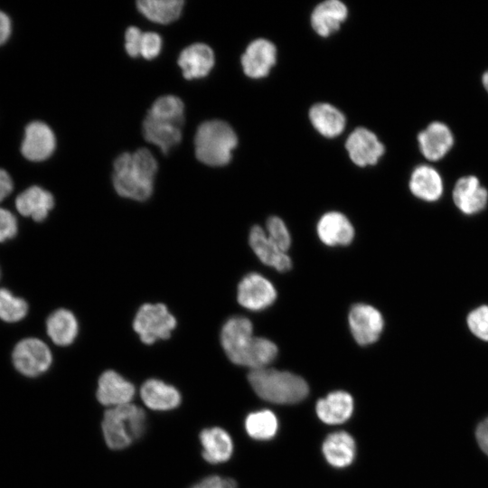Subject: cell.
<instances>
[{
  "label": "cell",
  "mask_w": 488,
  "mask_h": 488,
  "mask_svg": "<svg viewBox=\"0 0 488 488\" xmlns=\"http://www.w3.org/2000/svg\"><path fill=\"white\" fill-rule=\"evenodd\" d=\"M11 34V21L9 17L0 11V45L5 43Z\"/></svg>",
  "instance_id": "cell-41"
},
{
  "label": "cell",
  "mask_w": 488,
  "mask_h": 488,
  "mask_svg": "<svg viewBox=\"0 0 488 488\" xmlns=\"http://www.w3.org/2000/svg\"><path fill=\"white\" fill-rule=\"evenodd\" d=\"M249 244L255 254L264 264L278 271H286L291 267L289 257L267 237L261 227L254 226L251 229Z\"/></svg>",
  "instance_id": "cell-20"
},
{
  "label": "cell",
  "mask_w": 488,
  "mask_h": 488,
  "mask_svg": "<svg viewBox=\"0 0 488 488\" xmlns=\"http://www.w3.org/2000/svg\"><path fill=\"white\" fill-rule=\"evenodd\" d=\"M182 127V125L174 121L147 114L142 124V133L147 142L167 154L180 143Z\"/></svg>",
  "instance_id": "cell-14"
},
{
  "label": "cell",
  "mask_w": 488,
  "mask_h": 488,
  "mask_svg": "<svg viewBox=\"0 0 488 488\" xmlns=\"http://www.w3.org/2000/svg\"><path fill=\"white\" fill-rule=\"evenodd\" d=\"M18 224L15 216L8 210L0 208V242L15 237Z\"/></svg>",
  "instance_id": "cell-36"
},
{
  "label": "cell",
  "mask_w": 488,
  "mask_h": 488,
  "mask_svg": "<svg viewBox=\"0 0 488 488\" xmlns=\"http://www.w3.org/2000/svg\"><path fill=\"white\" fill-rule=\"evenodd\" d=\"M476 439L482 450L488 455V418L479 424Z\"/></svg>",
  "instance_id": "cell-39"
},
{
  "label": "cell",
  "mask_w": 488,
  "mask_h": 488,
  "mask_svg": "<svg viewBox=\"0 0 488 488\" xmlns=\"http://www.w3.org/2000/svg\"><path fill=\"white\" fill-rule=\"evenodd\" d=\"M178 65L186 80L203 78L214 65V53L204 43H193L182 51Z\"/></svg>",
  "instance_id": "cell-16"
},
{
  "label": "cell",
  "mask_w": 488,
  "mask_h": 488,
  "mask_svg": "<svg viewBox=\"0 0 488 488\" xmlns=\"http://www.w3.org/2000/svg\"><path fill=\"white\" fill-rule=\"evenodd\" d=\"M55 146V136L48 125L41 121H33L26 126L21 152L27 160L33 162L46 160L52 155Z\"/></svg>",
  "instance_id": "cell-10"
},
{
  "label": "cell",
  "mask_w": 488,
  "mask_h": 488,
  "mask_svg": "<svg viewBox=\"0 0 488 488\" xmlns=\"http://www.w3.org/2000/svg\"><path fill=\"white\" fill-rule=\"evenodd\" d=\"M140 395L145 405L156 411L174 409L182 402L180 391L158 379L145 380L140 389Z\"/></svg>",
  "instance_id": "cell-17"
},
{
  "label": "cell",
  "mask_w": 488,
  "mask_h": 488,
  "mask_svg": "<svg viewBox=\"0 0 488 488\" xmlns=\"http://www.w3.org/2000/svg\"><path fill=\"white\" fill-rule=\"evenodd\" d=\"M347 14L343 3L338 0H326L314 9L311 23L319 35L326 37L339 29Z\"/></svg>",
  "instance_id": "cell-25"
},
{
  "label": "cell",
  "mask_w": 488,
  "mask_h": 488,
  "mask_svg": "<svg viewBox=\"0 0 488 488\" xmlns=\"http://www.w3.org/2000/svg\"><path fill=\"white\" fill-rule=\"evenodd\" d=\"M202 455L210 464L227 462L233 453V443L230 434L221 427H207L199 435Z\"/></svg>",
  "instance_id": "cell-19"
},
{
  "label": "cell",
  "mask_w": 488,
  "mask_h": 488,
  "mask_svg": "<svg viewBox=\"0 0 488 488\" xmlns=\"http://www.w3.org/2000/svg\"><path fill=\"white\" fill-rule=\"evenodd\" d=\"M135 386L115 371H104L98 381L97 399L107 407L130 403L135 396Z\"/></svg>",
  "instance_id": "cell-12"
},
{
  "label": "cell",
  "mask_w": 488,
  "mask_h": 488,
  "mask_svg": "<svg viewBox=\"0 0 488 488\" xmlns=\"http://www.w3.org/2000/svg\"><path fill=\"white\" fill-rule=\"evenodd\" d=\"M245 428L248 435L253 439L269 440L277 432L278 421L272 411L268 409L258 410L247 416Z\"/></svg>",
  "instance_id": "cell-30"
},
{
  "label": "cell",
  "mask_w": 488,
  "mask_h": 488,
  "mask_svg": "<svg viewBox=\"0 0 488 488\" xmlns=\"http://www.w3.org/2000/svg\"><path fill=\"white\" fill-rule=\"evenodd\" d=\"M238 143L232 127L221 120L202 123L194 136L196 158L210 166L227 164Z\"/></svg>",
  "instance_id": "cell-5"
},
{
  "label": "cell",
  "mask_w": 488,
  "mask_h": 488,
  "mask_svg": "<svg viewBox=\"0 0 488 488\" xmlns=\"http://www.w3.org/2000/svg\"><path fill=\"white\" fill-rule=\"evenodd\" d=\"M309 118L314 128L326 137L340 135L345 127L343 114L327 103L314 105L309 111Z\"/></svg>",
  "instance_id": "cell-28"
},
{
  "label": "cell",
  "mask_w": 488,
  "mask_h": 488,
  "mask_svg": "<svg viewBox=\"0 0 488 488\" xmlns=\"http://www.w3.org/2000/svg\"><path fill=\"white\" fill-rule=\"evenodd\" d=\"M322 451L331 465L343 468L353 462L356 455V444L350 434L337 431L326 436Z\"/></svg>",
  "instance_id": "cell-24"
},
{
  "label": "cell",
  "mask_w": 488,
  "mask_h": 488,
  "mask_svg": "<svg viewBox=\"0 0 488 488\" xmlns=\"http://www.w3.org/2000/svg\"><path fill=\"white\" fill-rule=\"evenodd\" d=\"M467 327L479 340L488 342V305H483L472 310L466 318Z\"/></svg>",
  "instance_id": "cell-33"
},
{
  "label": "cell",
  "mask_w": 488,
  "mask_h": 488,
  "mask_svg": "<svg viewBox=\"0 0 488 488\" xmlns=\"http://www.w3.org/2000/svg\"><path fill=\"white\" fill-rule=\"evenodd\" d=\"M348 320L352 334L361 345L376 342L384 324L380 311L365 304L353 305L349 313Z\"/></svg>",
  "instance_id": "cell-8"
},
{
  "label": "cell",
  "mask_w": 488,
  "mask_h": 488,
  "mask_svg": "<svg viewBox=\"0 0 488 488\" xmlns=\"http://www.w3.org/2000/svg\"><path fill=\"white\" fill-rule=\"evenodd\" d=\"M221 343L230 361L251 370L267 366L277 355V345L268 339L254 336L251 322L242 316L226 321Z\"/></svg>",
  "instance_id": "cell-1"
},
{
  "label": "cell",
  "mask_w": 488,
  "mask_h": 488,
  "mask_svg": "<svg viewBox=\"0 0 488 488\" xmlns=\"http://www.w3.org/2000/svg\"><path fill=\"white\" fill-rule=\"evenodd\" d=\"M443 181L438 172L428 165H419L413 171L409 189L420 200L436 202L443 194Z\"/></svg>",
  "instance_id": "cell-26"
},
{
  "label": "cell",
  "mask_w": 488,
  "mask_h": 488,
  "mask_svg": "<svg viewBox=\"0 0 488 488\" xmlns=\"http://www.w3.org/2000/svg\"><path fill=\"white\" fill-rule=\"evenodd\" d=\"M14 368L23 376L37 377L52 365V355L47 344L37 338H25L14 346L12 353Z\"/></svg>",
  "instance_id": "cell-7"
},
{
  "label": "cell",
  "mask_w": 488,
  "mask_h": 488,
  "mask_svg": "<svg viewBox=\"0 0 488 488\" xmlns=\"http://www.w3.org/2000/svg\"><path fill=\"white\" fill-rule=\"evenodd\" d=\"M482 80L485 89L488 91V70L483 73Z\"/></svg>",
  "instance_id": "cell-42"
},
{
  "label": "cell",
  "mask_w": 488,
  "mask_h": 488,
  "mask_svg": "<svg viewBox=\"0 0 488 488\" xmlns=\"http://www.w3.org/2000/svg\"><path fill=\"white\" fill-rule=\"evenodd\" d=\"M238 302L249 310H261L273 304L277 292L271 282L259 274L245 276L238 286Z\"/></svg>",
  "instance_id": "cell-9"
},
{
  "label": "cell",
  "mask_w": 488,
  "mask_h": 488,
  "mask_svg": "<svg viewBox=\"0 0 488 488\" xmlns=\"http://www.w3.org/2000/svg\"><path fill=\"white\" fill-rule=\"evenodd\" d=\"M267 237L283 251L286 252L291 244L290 234L286 224L278 217H270L267 221Z\"/></svg>",
  "instance_id": "cell-34"
},
{
  "label": "cell",
  "mask_w": 488,
  "mask_h": 488,
  "mask_svg": "<svg viewBox=\"0 0 488 488\" xmlns=\"http://www.w3.org/2000/svg\"><path fill=\"white\" fill-rule=\"evenodd\" d=\"M317 234L328 246H343L352 242L354 230L343 214L331 211L321 217L317 224Z\"/></svg>",
  "instance_id": "cell-22"
},
{
  "label": "cell",
  "mask_w": 488,
  "mask_h": 488,
  "mask_svg": "<svg viewBox=\"0 0 488 488\" xmlns=\"http://www.w3.org/2000/svg\"><path fill=\"white\" fill-rule=\"evenodd\" d=\"M143 32L136 27L130 26L125 33V49L127 54L133 58L140 55V46Z\"/></svg>",
  "instance_id": "cell-37"
},
{
  "label": "cell",
  "mask_w": 488,
  "mask_h": 488,
  "mask_svg": "<svg viewBox=\"0 0 488 488\" xmlns=\"http://www.w3.org/2000/svg\"><path fill=\"white\" fill-rule=\"evenodd\" d=\"M162 48V39L159 34L154 32L144 33L140 46V55L151 60L155 58Z\"/></svg>",
  "instance_id": "cell-35"
},
{
  "label": "cell",
  "mask_w": 488,
  "mask_h": 488,
  "mask_svg": "<svg viewBox=\"0 0 488 488\" xmlns=\"http://www.w3.org/2000/svg\"><path fill=\"white\" fill-rule=\"evenodd\" d=\"M184 2L183 0H140L136 6L140 13L152 22L170 23L181 14Z\"/></svg>",
  "instance_id": "cell-29"
},
{
  "label": "cell",
  "mask_w": 488,
  "mask_h": 488,
  "mask_svg": "<svg viewBox=\"0 0 488 488\" xmlns=\"http://www.w3.org/2000/svg\"><path fill=\"white\" fill-rule=\"evenodd\" d=\"M176 319L164 304H144L137 310L133 328L145 344L171 336L176 327Z\"/></svg>",
  "instance_id": "cell-6"
},
{
  "label": "cell",
  "mask_w": 488,
  "mask_h": 488,
  "mask_svg": "<svg viewBox=\"0 0 488 488\" xmlns=\"http://www.w3.org/2000/svg\"><path fill=\"white\" fill-rule=\"evenodd\" d=\"M190 488H237V483L232 478L210 475L197 482Z\"/></svg>",
  "instance_id": "cell-38"
},
{
  "label": "cell",
  "mask_w": 488,
  "mask_h": 488,
  "mask_svg": "<svg viewBox=\"0 0 488 488\" xmlns=\"http://www.w3.org/2000/svg\"><path fill=\"white\" fill-rule=\"evenodd\" d=\"M28 312L27 302L14 296L8 289L0 288V319L14 323L25 317Z\"/></svg>",
  "instance_id": "cell-32"
},
{
  "label": "cell",
  "mask_w": 488,
  "mask_h": 488,
  "mask_svg": "<svg viewBox=\"0 0 488 488\" xmlns=\"http://www.w3.org/2000/svg\"><path fill=\"white\" fill-rule=\"evenodd\" d=\"M315 410L323 422L330 425L342 424L352 414L353 399L345 391H333L317 401Z\"/></svg>",
  "instance_id": "cell-23"
},
{
  "label": "cell",
  "mask_w": 488,
  "mask_h": 488,
  "mask_svg": "<svg viewBox=\"0 0 488 488\" xmlns=\"http://www.w3.org/2000/svg\"><path fill=\"white\" fill-rule=\"evenodd\" d=\"M113 166V186L119 196L143 202L152 195L157 162L148 149L122 153Z\"/></svg>",
  "instance_id": "cell-2"
},
{
  "label": "cell",
  "mask_w": 488,
  "mask_h": 488,
  "mask_svg": "<svg viewBox=\"0 0 488 488\" xmlns=\"http://www.w3.org/2000/svg\"><path fill=\"white\" fill-rule=\"evenodd\" d=\"M13 181L6 171L0 169V202L13 191Z\"/></svg>",
  "instance_id": "cell-40"
},
{
  "label": "cell",
  "mask_w": 488,
  "mask_h": 488,
  "mask_svg": "<svg viewBox=\"0 0 488 488\" xmlns=\"http://www.w3.org/2000/svg\"><path fill=\"white\" fill-rule=\"evenodd\" d=\"M46 330L52 341L59 346L71 344L79 332V324L74 314L64 308L52 312L46 321Z\"/></svg>",
  "instance_id": "cell-27"
},
{
  "label": "cell",
  "mask_w": 488,
  "mask_h": 488,
  "mask_svg": "<svg viewBox=\"0 0 488 488\" xmlns=\"http://www.w3.org/2000/svg\"><path fill=\"white\" fill-rule=\"evenodd\" d=\"M453 201L457 209L466 215L483 211L488 202V191L474 175L460 178L453 190Z\"/></svg>",
  "instance_id": "cell-13"
},
{
  "label": "cell",
  "mask_w": 488,
  "mask_h": 488,
  "mask_svg": "<svg viewBox=\"0 0 488 488\" xmlns=\"http://www.w3.org/2000/svg\"><path fill=\"white\" fill-rule=\"evenodd\" d=\"M345 147L352 161L360 166L375 164L384 153V145L371 131L359 127L347 138Z\"/></svg>",
  "instance_id": "cell-11"
},
{
  "label": "cell",
  "mask_w": 488,
  "mask_h": 488,
  "mask_svg": "<svg viewBox=\"0 0 488 488\" xmlns=\"http://www.w3.org/2000/svg\"><path fill=\"white\" fill-rule=\"evenodd\" d=\"M54 206L52 194L40 186H31L15 199L17 211L25 217L41 222L44 221Z\"/></svg>",
  "instance_id": "cell-21"
},
{
  "label": "cell",
  "mask_w": 488,
  "mask_h": 488,
  "mask_svg": "<svg viewBox=\"0 0 488 488\" xmlns=\"http://www.w3.org/2000/svg\"><path fill=\"white\" fill-rule=\"evenodd\" d=\"M248 379L256 394L272 403H297L309 392L306 381L289 371L264 367L251 370Z\"/></svg>",
  "instance_id": "cell-3"
},
{
  "label": "cell",
  "mask_w": 488,
  "mask_h": 488,
  "mask_svg": "<svg viewBox=\"0 0 488 488\" xmlns=\"http://www.w3.org/2000/svg\"><path fill=\"white\" fill-rule=\"evenodd\" d=\"M275 45L265 39H258L249 44L241 57V64L246 75L253 79L263 78L269 73L276 62Z\"/></svg>",
  "instance_id": "cell-15"
},
{
  "label": "cell",
  "mask_w": 488,
  "mask_h": 488,
  "mask_svg": "<svg viewBox=\"0 0 488 488\" xmlns=\"http://www.w3.org/2000/svg\"><path fill=\"white\" fill-rule=\"evenodd\" d=\"M147 114L166 118L183 126L184 123L183 102L174 95H165L155 99Z\"/></svg>",
  "instance_id": "cell-31"
},
{
  "label": "cell",
  "mask_w": 488,
  "mask_h": 488,
  "mask_svg": "<svg viewBox=\"0 0 488 488\" xmlns=\"http://www.w3.org/2000/svg\"><path fill=\"white\" fill-rule=\"evenodd\" d=\"M422 155L428 160L443 158L451 149L454 137L449 127L441 122H433L418 136Z\"/></svg>",
  "instance_id": "cell-18"
},
{
  "label": "cell",
  "mask_w": 488,
  "mask_h": 488,
  "mask_svg": "<svg viewBox=\"0 0 488 488\" xmlns=\"http://www.w3.org/2000/svg\"><path fill=\"white\" fill-rule=\"evenodd\" d=\"M146 415L135 404H125L108 408L101 422V429L107 446L121 450L140 439L146 430Z\"/></svg>",
  "instance_id": "cell-4"
}]
</instances>
